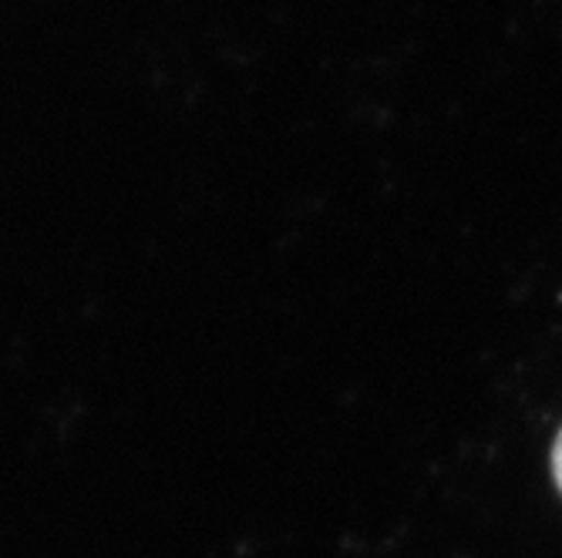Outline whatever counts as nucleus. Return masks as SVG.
<instances>
[{
    "instance_id": "obj_1",
    "label": "nucleus",
    "mask_w": 562,
    "mask_h": 558,
    "mask_svg": "<svg viewBox=\"0 0 562 558\" xmlns=\"http://www.w3.org/2000/svg\"><path fill=\"white\" fill-rule=\"evenodd\" d=\"M552 475H555V485L562 491V431H559V437L552 444Z\"/></svg>"
}]
</instances>
